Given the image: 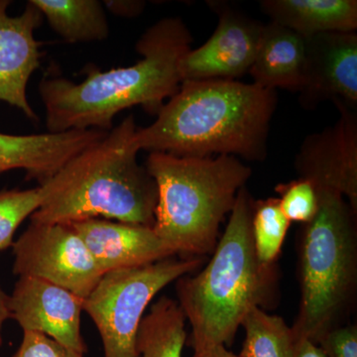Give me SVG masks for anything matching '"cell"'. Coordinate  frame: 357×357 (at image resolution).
Here are the masks:
<instances>
[{
    "instance_id": "obj_8",
    "label": "cell",
    "mask_w": 357,
    "mask_h": 357,
    "mask_svg": "<svg viewBox=\"0 0 357 357\" xmlns=\"http://www.w3.org/2000/svg\"><path fill=\"white\" fill-rule=\"evenodd\" d=\"M13 273L88 297L103 276L83 239L68 223L31 222L13 243Z\"/></svg>"
},
{
    "instance_id": "obj_9",
    "label": "cell",
    "mask_w": 357,
    "mask_h": 357,
    "mask_svg": "<svg viewBox=\"0 0 357 357\" xmlns=\"http://www.w3.org/2000/svg\"><path fill=\"white\" fill-rule=\"evenodd\" d=\"M218 14L217 29L211 38L180 61L183 82L232 79L248 74L263 31L262 23L220 1L208 2Z\"/></svg>"
},
{
    "instance_id": "obj_2",
    "label": "cell",
    "mask_w": 357,
    "mask_h": 357,
    "mask_svg": "<svg viewBox=\"0 0 357 357\" xmlns=\"http://www.w3.org/2000/svg\"><path fill=\"white\" fill-rule=\"evenodd\" d=\"M277 93L232 79L183 82L153 123L136 129L139 151L204 158L211 155L263 161Z\"/></svg>"
},
{
    "instance_id": "obj_28",
    "label": "cell",
    "mask_w": 357,
    "mask_h": 357,
    "mask_svg": "<svg viewBox=\"0 0 357 357\" xmlns=\"http://www.w3.org/2000/svg\"><path fill=\"white\" fill-rule=\"evenodd\" d=\"M10 319V307H9V295H7L0 285V347L3 342L2 328L7 319Z\"/></svg>"
},
{
    "instance_id": "obj_3",
    "label": "cell",
    "mask_w": 357,
    "mask_h": 357,
    "mask_svg": "<svg viewBox=\"0 0 357 357\" xmlns=\"http://www.w3.org/2000/svg\"><path fill=\"white\" fill-rule=\"evenodd\" d=\"M253 204L243 187L211 261L195 276L177 280V303L192 328V357L218 345L230 347L249 310L271 309L278 300L277 265L265 266L256 257Z\"/></svg>"
},
{
    "instance_id": "obj_14",
    "label": "cell",
    "mask_w": 357,
    "mask_h": 357,
    "mask_svg": "<svg viewBox=\"0 0 357 357\" xmlns=\"http://www.w3.org/2000/svg\"><path fill=\"white\" fill-rule=\"evenodd\" d=\"M68 225L83 239L103 274L177 256L152 227L105 218H88Z\"/></svg>"
},
{
    "instance_id": "obj_29",
    "label": "cell",
    "mask_w": 357,
    "mask_h": 357,
    "mask_svg": "<svg viewBox=\"0 0 357 357\" xmlns=\"http://www.w3.org/2000/svg\"><path fill=\"white\" fill-rule=\"evenodd\" d=\"M201 357H241L236 354H232L225 347V345H218V347H213L208 349V351L204 352Z\"/></svg>"
},
{
    "instance_id": "obj_5",
    "label": "cell",
    "mask_w": 357,
    "mask_h": 357,
    "mask_svg": "<svg viewBox=\"0 0 357 357\" xmlns=\"http://www.w3.org/2000/svg\"><path fill=\"white\" fill-rule=\"evenodd\" d=\"M158 191L155 234L182 258L213 255L220 225L252 170L237 157H177L152 152L145 163Z\"/></svg>"
},
{
    "instance_id": "obj_22",
    "label": "cell",
    "mask_w": 357,
    "mask_h": 357,
    "mask_svg": "<svg viewBox=\"0 0 357 357\" xmlns=\"http://www.w3.org/2000/svg\"><path fill=\"white\" fill-rule=\"evenodd\" d=\"M46 196L44 185L33 189L0 192V253L13 245L16 230L26 218L38 210Z\"/></svg>"
},
{
    "instance_id": "obj_23",
    "label": "cell",
    "mask_w": 357,
    "mask_h": 357,
    "mask_svg": "<svg viewBox=\"0 0 357 357\" xmlns=\"http://www.w3.org/2000/svg\"><path fill=\"white\" fill-rule=\"evenodd\" d=\"M279 195V204L290 222H311L319 210V197L316 187L306 178H298L275 188Z\"/></svg>"
},
{
    "instance_id": "obj_17",
    "label": "cell",
    "mask_w": 357,
    "mask_h": 357,
    "mask_svg": "<svg viewBox=\"0 0 357 357\" xmlns=\"http://www.w3.org/2000/svg\"><path fill=\"white\" fill-rule=\"evenodd\" d=\"M263 13L272 22L305 38L333 32H356V0H263Z\"/></svg>"
},
{
    "instance_id": "obj_16",
    "label": "cell",
    "mask_w": 357,
    "mask_h": 357,
    "mask_svg": "<svg viewBox=\"0 0 357 357\" xmlns=\"http://www.w3.org/2000/svg\"><path fill=\"white\" fill-rule=\"evenodd\" d=\"M305 66V37L272 21L263 26L259 47L248 73L253 83L273 91L284 89L299 93Z\"/></svg>"
},
{
    "instance_id": "obj_12",
    "label": "cell",
    "mask_w": 357,
    "mask_h": 357,
    "mask_svg": "<svg viewBox=\"0 0 357 357\" xmlns=\"http://www.w3.org/2000/svg\"><path fill=\"white\" fill-rule=\"evenodd\" d=\"M305 40L306 66L299 91L301 105L314 109L321 102L332 100L356 109V33H323Z\"/></svg>"
},
{
    "instance_id": "obj_7",
    "label": "cell",
    "mask_w": 357,
    "mask_h": 357,
    "mask_svg": "<svg viewBox=\"0 0 357 357\" xmlns=\"http://www.w3.org/2000/svg\"><path fill=\"white\" fill-rule=\"evenodd\" d=\"M206 257L166 258L143 266L103 274L83 300L103 345V357H139L136 335L145 311L167 285L203 266Z\"/></svg>"
},
{
    "instance_id": "obj_18",
    "label": "cell",
    "mask_w": 357,
    "mask_h": 357,
    "mask_svg": "<svg viewBox=\"0 0 357 357\" xmlns=\"http://www.w3.org/2000/svg\"><path fill=\"white\" fill-rule=\"evenodd\" d=\"M61 38L70 44L109 37L107 13L98 0H30Z\"/></svg>"
},
{
    "instance_id": "obj_15",
    "label": "cell",
    "mask_w": 357,
    "mask_h": 357,
    "mask_svg": "<svg viewBox=\"0 0 357 357\" xmlns=\"http://www.w3.org/2000/svg\"><path fill=\"white\" fill-rule=\"evenodd\" d=\"M98 129L13 135L0 132V175L23 170L28 180L46 184L77 155L102 139Z\"/></svg>"
},
{
    "instance_id": "obj_11",
    "label": "cell",
    "mask_w": 357,
    "mask_h": 357,
    "mask_svg": "<svg viewBox=\"0 0 357 357\" xmlns=\"http://www.w3.org/2000/svg\"><path fill=\"white\" fill-rule=\"evenodd\" d=\"M83 300L50 282L20 277L9 296L10 319L23 332L43 333L84 354L88 351L81 330Z\"/></svg>"
},
{
    "instance_id": "obj_20",
    "label": "cell",
    "mask_w": 357,
    "mask_h": 357,
    "mask_svg": "<svg viewBox=\"0 0 357 357\" xmlns=\"http://www.w3.org/2000/svg\"><path fill=\"white\" fill-rule=\"evenodd\" d=\"M241 326L245 330L241 357H294L296 340L292 328L278 316L255 307L249 310Z\"/></svg>"
},
{
    "instance_id": "obj_19",
    "label": "cell",
    "mask_w": 357,
    "mask_h": 357,
    "mask_svg": "<svg viewBox=\"0 0 357 357\" xmlns=\"http://www.w3.org/2000/svg\"><path fill=\"white\" fill-rule=\"evenodd\" d=\"M185 318L177 301L160 298L143 317L137 335L136 351L139 357H182L187 333Z\"/></svg>"
},
{
    "instance_id": "obj_27",
    "label": "cell",
    "mask_w": 357,
    "mask_h": 357,
    "mask_svg": "<svg viewBox=\"0 0 357 357\" xmlns=\"http://www.w3.org/2000/svg\"><path fill=\"white\" fill-rule=\"evenodd\" d=\"M294 357H326L318 344L309 340H299L296 344Z\"/></svg>"
},
{
    "instance_id": "obj_25",
    "label": "cell",
    "mask_w": 357,
    "mask_h": 357,
    "mask_svg": "<svg viewBox=\"0 0 357 357\" xmlns=\"http://www.w3.org/2000/svg\"><path fill=\"white\" fill-rule=\"evenodd\" d=\"M318 345L326 357H357V326L344 325L326 333Z\"/></svg>"
},
{
    "instance_id": "obj_13",
    "label": "cell",
    "mask_w": 357,
    "mask_h": 357,
    "mask_svg": "<svg viewBox=\"0 0 357 357\" xmlns=\"http://www.w3.org/2000/svg\"><path fill=\"white\" fill-rule=\"evenodd\" d=\"M9 0H0V102L21 110L31 121H38L28 100L30 77L41 64V43L35 31L43 23L41 11L31 1L18 16H9Z\"/></svg>"
},
{
    "instance_id": "obj_24",
    "label": "cell",
    "mask_w": 357,
    "mask_h": 357,
    "mask_svg": "<svg viewBox=\"0 0 357 357\" xmlns=\"http://www.w3.org/2000/svg\"><path fill=\"white\" fill-rule=\"evenodd\" d=\"M13 357H84L43 333L23 332L20 349Z\"/></svg>"
},
{
    "instance_id": "obj_4",
    "label": "cell",
    "mask_w": 357,
    "mask_h": 357,
    "mask_svg": "<svg viewBox=\"0 0 357 357\" xmlns=\"http://www.w3.org/2000/svg\"><path fill=\"white\" fill-rule=\"evenodd\" d=\"M133 115L70 161L44 184V203L31 222L72 223L88 218L152 227L158 202L156 183L138 163Z\"/></svg>"
},
{
    "instance_id": "obj_1",
    "label": "cell",
    "mask_w": 357,
    "mask_h": 357,
    "mask_svg": "<svg viewBox=\"0 0 357 357\" xmlns=\"http://www.w3.org/2000/svg\"><path fill=\"white\" fill-rule=\"evenodd\" d=\"M192 37L184 21L168 17L157 21L141 35L136 52L142 59L126 68L102 72L88 69L75 83L63 77H47L39 84L48 132L98 130L109 132L119 112L140 105L157 115L180 89L178 66L191 50Z\"/></svg>"
},
{
    "instance_id": "obj_21",
    "label": "cell",
    "mask_w": 357,
    "mask_h": 357,
    "mask_svg": "<svg viewBox=\"0 0 357 357\" xmlns=\"http://www.w3.org/2000/svg\"><path fill=\"white\" fill-rule=\"evenodd\" d=\"M290 225L278 198L255 201L251 229L256 257L262 265H276Z\"/></svg>"
},
{
    "instance_id": "obj_10",
    "label": "cell",
    "mask_w": 357,
    "mask_h": 357,
    "mask_svg": "<svg viewBox=\"0 0 357 357\" xmlns=\"http://www.w3.org/2000/svg\"><path fill=\"white\" fill-rule=\"evenodd\" d=\"M340 119L321 132L305 138L295 159L299 178L319 190L344 197L357 213V114L335 102Z\"/></svg>"
},
{
    "instance_id": "obj_6",
    "label": "cell",
    "mask_w": 357,
    "mask_h": 357,
    "mask_svg": "<svg viewBox=\"0 0 357 357\" xmlns=\"http://www.w3.org/2000/svg\"><path fill=\"white\" fill-rule=\"evenodd\" d=\"M316 217L299 241L301 300L296 340L318 344L326 333L345 325L357 293V213L335 192L319 190Z\"/></svg>"
},
{
    "instance_id": "obj_26",
    "label": "cell",
    "mask_w": 357,
    "mask_h": 357,
    "mask_svg": "<svg viewBox=\"0 0 357 357\" xmlns=\"http://www.w3.org/2000/svg\"><path fill=\"white\" fill-rule=\"evenodd\" d=\"M103 6L119 17L132 18L140 15L146 3L140 0H107Z\"/></svg>"
}]
</instances>
